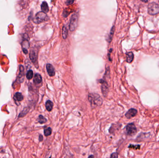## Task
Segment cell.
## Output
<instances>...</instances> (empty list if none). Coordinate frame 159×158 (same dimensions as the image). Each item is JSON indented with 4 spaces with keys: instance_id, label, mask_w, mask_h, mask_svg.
<instances>
[{
    "instance_id": "obj_19",
    "label": "cell",
    "mask_w": 159,
    "mask_h": 158,
    "mask_svg": "<svg viewBox=\"0 0 159 158\" xmlns=\"http://www.w3.org/2000/svg\"><path fill=\"white\" fill-rule=\"evenodd\" d=\"M38 122L40 124L45 123L47 121V119L45 118L42 115H39L38 118Z\"/></svg>"
},
{
    "instance_id": "obj_9",
    "label": "cell",
    "mask_w": 159,
    "mask_h": 158,
    "mask_svg": "<svg viewBox=\"0 0 159 158\" xmlns=\"http://www.w3.org/2000/svg\"><path fill=\"white\" fill-rule=\"evenodd\" d=\"M46 69L47 72L50 76H54L55 75V68L50 63H47L46 65Z\"/></svg>"
},
{
    "instance_id": "obj_24",
    "label": "cell",
    "mask_w": 159,
    "mask_h": 158,
    "mask_svg": "<svg viewBox=\"0 0 159 158\" xmlns=\"http://www.w3.org/2000/svg\"><path fill=\"white\" fill-rule=\"evenodd\" d=\"M68 11H67V10H65L64 12H63V15L64 17H67V16L68 15V14H69L68 12H67Z\"/></svg>"
},
{
    "instance_id": "obj_12",
    "label": "cell",
    "mask_w": 159,
    "mask_h": 158,
    "mask_svg": "<svg viewBox=\"0 0 159 158\" xmlns=\"http://www.w3.org/2000/svg\"><path fill=\"white\" fill-rule=\"evenodd\" d=\"M126 61L129 63H131L133 62L134 58V55L133 53L131 51L128 52L126 53Z\"/></svg>"
},
{
    "instance_id": "obj_4",
    "label": "cell",
    "mask_w": 159,
    "mask_h": 158,
    "mask_svg": "<svg viewBox=\"0 0 159 158\" xmlns=\"http://www.w3.org/2000/svg\"><path fill=\"white\" fill-rule=\"evenodd\" d=\"M125 131L127 135L133 136L137 133V128L134 123H130L125 127Z\"/></svg>"
},
{
    "instance_id": "obj_26",
    "label": "cell",
    "mask_w": 159,
    "mask_h": 158,
    "mask_svg": "<svg viewBox=\"0 0 159 158\" xmlns=\"http://www.w3.org/2000/svg\"><path fill=\"white\" fill-rule=\"evenodd\" d=\"M142 1H143V2H146V3H147V2L149 0H141Z\"/></svg>"
},
{
    "instance_id": "obj_7",
    "label": "cell",
    "mask_w": 159,
    "mask_h": 158,
    "mask_svg": "<svg viewBox=\"0 0 159 158\" xmlns=\"http://www.w3.org/2000/svg\"><path fill=\"white\" fill-rule=\"evenodd\" d=\"M29 57L32 62L34 63H36L37 61L38 51L36 49L33 48L31 50L29 53Z\"/></svg>"
},
{
    "instance_id": "obj_2",
    "label": "cell",
    "mask_w": 159,
    "mask_h": 158,
    "mask_svg": "<svg viewBox=\"0 0 159 158\" xmlns=\"http://www.w3.org/2000/svg\"><path fill=\"white\" fill-rule=\"evenodd\" d=\"M49 17L46 14V13L43 12H39L37 13L33 19V21L36 24H40L44 21H47Z\"/></svg>"
},
{
    "instance_id": "obj_15",
    "label": "cell",
    "mask_w": 159,
    "mask_h": 158,
    "mask_svg": "<svg viewBox=\"0 0 159 158\" xmlns=\"http://www.w3.org/2000/svg\"><path fill=\"white\" fill-rule=\"evenodd\" d=\"M115 26H113V27H112V28L110 30V33H109V34L108 35V38L107 39V40L109 43L111 42V41L112 40L113 37V36H114V32H115Z\"/></svg>"
},
{
    "instance_id": "obj_18",
    "label": "cell",
    "mask_w": 159,
    "mask_h": 158,
    "mask_svg": "<svg viewBox=\"0 0 159 158\" xmlns=\"http://www.w3.org/2000/svg\"><path fill=\"white\" fill-rule=\"evenodd\" d=\"M52 132V130L51 128L49 127L47 128H45L44 130V134L45 136H49L51 134Z\"/></svg>"
},
{
    "instance_id": "obj_20",
    "label": "cell",
    "mask_w": 159,
    "mask_h": 158,
    "mask_svg": "<svg viewBox=\"0 0 159 158\" xmlns=\"http://www.w3.org/2000/svg\"><path fill=\"white\" fill-rule=\"evenodd\" d=\"M26 77H27V78L28 79V80H30L33 77V71L32 70H29L27 74H26Z\"/></svg>"
},
{
    "instance_id": "obj_8",
    "label": "cell",
    "mask_w": 159,
    "mask_h": 158,
    "mask_svg": "<svg viewBox=\"0 0 159 158\" xmlns=\"http://www.w3.org/2000/svg\"><path fill=\"white\" fill-rule=\"evenodd\" d=\"M137 110L134 108H131L130 109H129V110L126 112V113L125 114V116L127 119H131L132 117H134L136 115V114H137Z\"/></svg>"
},
{
    "instance_id": "obj_23",
    "label": "cell",
    "mask_w": 159,
    "mask_h": 158,
    "mask_svg": "<svg viewBox=\"0 0 159 158\" xmlns=\"http://www.w3.org/2000/svg\"><path fill=\"white\" fill-rule=\"evenodd\" d=\"M111 158H118V154L116 152H114L112 153V154L110 156Z\"/></svg>"
},
{
    "instance_id": "obj_10",
    "label": "cell",
    "mask_w": 159,
    "mask_h": 158,
    "mask_svg": "<svg viewBox=\"0 0 159 158\" xmlns=\"http://www.w3.org/2000/svg\"><path fill=\"white\" fill-rule=\"evenodd\" d=\"M22 50L23 52H24L25 54H27L28 52V49L29 47V43L28 41V40L27 38L24 39L22 42Z\"/></svg>"
},
{
    "instance_id": "obj_22",
    "label": "cell",
    "mask_w": 159,
    "mask_h": 158,
    "mask_svg": "<svg viewBox=\"0 0 159 158\" xmlns=\"http://www.w3.org/2000/svg\"><path fill=\"white\" fill-rule=\"evenodd\" d=\"M74 0H67L66 3L67 5H70L73 4V2H74Z\"/></svg>"
},
{
    "instance_id": "obj_5",
    "label": "cell",
    "mask_w": 159,
    "mask_h": 158,
    "mask_svg": "<svg viewBox=\"0 0 159 158\" xmlns=\"http://www.w3.org/2000/svg\"><path fill=\"white\" fill-rule=\"evenodd\" d=\"M78 18L77 14L74 13L71 16L70 20L69 29L71 31H74L76 29L78 24Z\"/></svg>"
},
{
    "instance_id": "obj_21",
    "label": "cell",
    "mask_w": 159,
    "mask_h": 158,
    "mask_svg": "<svg viewBox=\"0 0 159 158\" xmlns=\"http://www.w3.org/2000/svg\"><path fill=\"white\" fill-rule=\"evenodd\" d=\"M140 145H132V144H130V145L129 146V148H133L135 150H137V149H140Z\"/></svg>"
},
{
    "instance_id": "obj_17",
    "label": "cell",
    "mask_w": 159,
    "mask_h": 158,
    "mask_svg": "<svg viewBox=\"0 0 159 158\" xmlns=\"http://www.w3.org/2000/svg\"><path fill=\"white\" fill-rule=\"evenodd\" d=\"M62 37L64 39H66L68 36V30L67 27L65 26H64L62 28Z\"/></svg>"
},
{
    "instance_id": "obj_1",
    "label": "cell",
    "mask_w": 159,
    "mask_h": 158,
    "mask_svg": "<svg viewBox=\"0 0 159 158\" xmlns=\"http://www.w3.org/2000/svg\"><path fill=\"white\" fill-rule=\"evenodd\" d=\"M88 99L92 107L100 106L103 102V100L101 96L95 93L89 94L88 96Z\"/></svg>"
},
{
    "instance_id": "obj_27",
    "label": "cell",
    "mask_w": 159,
    "mask_h": 158,
    "mask_svg": "<svg viewBox=\"0 0 159 158\" xmlns=\"http://www.w3.org/2000/svg\"><path fill=\"white\" fill-rule=\"evenodd\" d=\"M90 157H94V155H90L89 156H88V158H90Z\"/></svg>"
},
{
    "instance_id": "obj_14",
    "label": "cell",
    "mask_w": 159,
    "mask_h": 158,
    "mask_svg": "<svg viewBox=\"0 0 159 158\" xmlns=\"http://www.w3.org/2000/svg\"><path fill=\"white\" fill-rule=\"evenodd\" d=\"M41 9L42 11L44 13H48L49 11V7L47 2L43 1L41 5Z\"/></svg>"
},
{
    "instance_id": "obj_16",
    "label": "cell",
    "mask_w": 159,
    "mask_h": 158,
    "mask_svg": "<svg viewBox=\"0 0 159 158\" xmlns=\"http://www.w3.org/2000/svg\"><path fill=\"white\" fill-rule=\"evenodd\" d=\"M14 99L17 101H22L23 99V96L22 93L20 92H17L14 95Z\"/></svg>"
},
{
    "instance_id": "obj_25",
    "label": "cell",
    "mask_w": 159,
    "mask_h": 158,
    "mask_svg": "<svg viewBox=\"0 0 159 158\" xmlns=\"http://www.w3.org/2000/svg\"><path fill=\"white\" fill-rule=\"evenodd\" d=\"M39 141H42L43 140V136L42 135H41V134L40 135V136H39Z\"/></svg>"
},
{
    "instance_id": "obj_6",
    "label": "cell",
    "mask_w": 159,
    "mask_h": 158,
    "mask_svg": "<svg viewBox=\"0 0 159 158\" xmlns=\"http://www.w3.org/2000/svg\"><path fill=\"white\" fill-rule=\"evenodd\" d=\"M99 82L101 84V92L104 97H106L107 96L109 91L108 84L107 82L104 79H100L99 80Z\"/></svg>"
},
{
    "instance_id": "obj_13",
    "label": "cell",
    "mask_w": 159,
    "mask_h": 158,
    "mask_svg": "<svg viewBox=\"0 0 159 158\" xmlns=\"http://www.w3.org/2000/svg\"><path fill=\"white\" fill-rule=\"evenodd\" d=\"M53 105H54V104H53V102L49 100L47 101L46 102L45 106H46V109L49 112L51 111L52 110L53 107Z\"/></svg>"
},
{
    "instance_id": "obj_3",
    "label": "cell",
    "mask_w": 159,
    "mask_h": 158,
    "mask_svg": "<svg viewBox=\"0 0 159 158\" xmlns=\"http://www.w3.org/2000/svg\"><path fill=\"white\" fill-rule=\"evenodd\" d=\"M148 13L151 15H154L159 13V5L155 2L149 3L147 7Z\"/></svg>"
},
{
    "instance_id": "obj_11",
    "label": "cell",
    "mask_w": 159,
    "mask_h": 158,
    "mask_svg": "<svg viewBox=\"0 0 159 158\" xmlns=\"http://www.w3.org/2000/svg\"><path fill=\"white\" fill-rule=\"evenodd\" d=\"M42 77L41 75L39 73H36L34 77L33 82L35 84H38L42 82Z\"/></svg>"
}]
</instances>
